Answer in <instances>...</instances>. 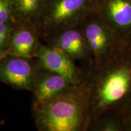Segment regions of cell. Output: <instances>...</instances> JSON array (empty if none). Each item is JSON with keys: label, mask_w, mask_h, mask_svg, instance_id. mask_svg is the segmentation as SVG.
I'll use <instances>...</instances> for the list:
<instances>
[{"label": "cell", "mask_w": 131, "mask_h": 131, "mask_svg": "<svg viewBox=\"0 0 131 131\" xmlns=\"http://www.w3.org/2000/svg\"><path fill=\"white\" fill-rule=\"evenodd\" d=\"M89 129L102 131H126L123 115L106 113L91 121Z\"/></svg>", "instance_id": "7c38bea8"}, {"label": "cell", "mask_w": 131, "mask_h": 131, "mask_svg": "<svg viewBox=\"0 0 131 131\" xmlns=\"http://www.w3.org/2000/svg\"><path fill=\"white\" fill-rule=\"evenodd\" d=\"M126 131H131V104L123 114Z\"/></svg>", "instance_id": "9a60e30c"}, {"label": "cell", "mask_w": 131, "mask_h": 131, "mask_svg": "<svg viewBox=\"0 0 131 131\" xmlns=\"http://www.w3.org/2000/svg\"><path fill=\"white\" fill-rule=\"evenodd\" d=\"M30 59L11 55L0 62V80L18 89L32 91L40 70Z\"/></svg>", "instance_id": "52a82bcc"}, {"label": "cell", "mask_w": 131, "mask_h": 131, "mask_svg": "<svg viewBox=\"0 0 131 131\" xmlns=\"http://www.w3.org/2000/svg\"><path fill=\"white\" fill-rule=\"evenodd\" d=\"M50 46L61 49L73 60L82 62L87 71L93 68V62L80 25L68 29L50 38Z\"/></svg>", "instance_id": "ba28073f"}, {"label": "cell", "mask_w": 131, "mask_h": 131, "mask_svg": "<svg viewBox=\"0 0 131 131\" xmlns=\"http://www.w3.org/2000/svg\"><path fill=\"white\" fill-rule=\"evenodd\" d=\"M35 57L42 69L61 75L74 84L81 81L87 73L86 70L80 69L64 52L52 46L38 45Z\"/></svg>", "instance_id": "8992f818"}, {"label": "cell", "mask_w": 131, "mask_h": 131, "mask_svg": "<svg viewBox=\"0 0 131 131\" xmlns=\"http://www.w3.org/2000/svg\"><path fill=\"white\" fill-rule=\"evenodd\" d=\"M37 127L43 131H80L89 129V86L87 73L80 83L50 99L35 103Z\"/></svg>", "instance_id": "7a4b0ae2"}, {"label": "cell", "mask_w": 131, "mask_h": 131, "mask_svg": "<svg viewBox=\"0 0 131 131\" xmlns=\"http://www.w3.org/2000/svg\"><path fill=\"white\" fill-rule=\"evenodd\" d=\"M96 0H46L34 28L38 37L50 38L79 26L94 12Z\"/></svg>", "instance_id": "3957f363"}, {"label": "cell", "mask_w": 131, "mask_h": 131, "mask_svg": "<svg viewBox=\"0 0 131 131\" xmlns=\"http://www.w3.org/2000/svg\"><path fill=\"white\" fill-rule=\"evenodd\" d=\"M94 12L127 45L131 40V0H96Z\"/></svg>", "instance_id": "5b68a950"}, {"label": "cell", "mask_w": 131, "mask_h": 131, "mask_svg": "<svg viewBox=\"0 0 131 131\" xmlns=\"http://www.w3.org/2000/svg\"><path fill=\"white\" fill-rule=\"evenodd\" d=\"M46 0H9L11 15L17 24L35 27Z\"/></svg>", "instance_id": "8fae6325"}, {"label": "cell", "mask_w": 131, "mask_h": 131, "mask_svg": "<svg viewBox=\"0 0 131 131\" xmlns=\"http://www.w3.org/2000/svg\"><path fill=\"white\" fill-rule=\"evenodd\" d=\"M80 26L92 60V69L107 63L127 46L95 12L89 15Z\"/></svg>", "instance_id": "277c9868"}, {"label": "cell", "mask_w": 131, "mask_h": 131, "mask_svg": "<svg viewBox=\"0 0 131 131\" xmlns=\"http://www.w3.org/2000/svg\"><path fill=\"white\" fill-rule=\"evenodd\" d=\"M90 123L106 113L123 114L131 104V49L126 46L112 60L87 72Z\"/></svg>", "instance_id": "6da1fadb"}, {"label": "cell", "mask_w": 131, "mask_h": 131, "mask_svg": "<svg viewBox=\"0 0 131 131\" xmlns=\"http://www.w3.org/2000/svg\"><path fill=\"white\" fill-rule=\"evenodd\" d=\"M9 41V50L13 56L31 59L35 57L38 45L37 31L34 27L17 24Z\"/></svg>", "instance_id": "30bf717a"}, {"label": "cell", "mask_w": 131, "mask_h": 131, "mask_svg": "<svg viewBox=\"0 0 131 131\" xmlns=\"http://www.w3.org/2000/svg\"><path fill=\"white\" fill-rule=\"evenodd\" d=\"M14 29L9 23H0V49H4L9 44L11 34Z\"/></svg>", "instance_id": "4fadbf2b"}, {"label": "cell", "mask_w": 131, "mask_h": 131, "mask_svg": "<svg viewBox=\"0 0 131 131\" xmlns=\"http://www.w3.org/2000/svg\"><path fill=\"white\" fill-rule=\"evenodd\" d=\"M11 16L9 0H0V23H7Z\"/></svg>", "instance_id": "5bb4252c"}, {"label": "cell", "mask_w": 131, "mask_h": 131, "mask_svg": "<svg viewBox=\"0 0 131 131\" xmlns=\"http://www.w3.org/2000/svg\"><path fill=\"white\" fill-rule=\"evenodd\" d=\"M11 55H12V53L10 51L9 49H7V50L0 49V62L4 58H6V57L11 56Z\"/></svg>", "instance_id": "2e32d148"}, {"label": "cell", "mask_w": 131, "mask_h": 131, "mask_svg": "<svg viewBox=\"0 0 131 131\" xmlns=\"http://www.w3.org/2000/svg\"><path fill=\"white\" fill-rule=\"evenodd\" d=\"M127 46H128L131 49V40L130 41H129V43L127 44Z\"/></svg>", "instance_id": "e0dca14e"}, {"label": "cell", "mask_w": 131, "mask_h": 131, "mask_svg": "<svg viewBox=\"0 0 131 131\" xmlns=\"http://www.w3.org/2000/svg\"><path fill=\"white\" fill-rule=\"evenodd\" d=\"M74 84L64 77L44 69L40 70L33 88L35 103L43 102L61 94Z\"/></svg>", "instance_id": "9c48e42d"}]
</instances>
